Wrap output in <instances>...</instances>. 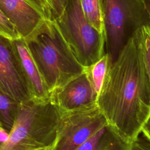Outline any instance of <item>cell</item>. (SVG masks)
Returning <instances> with one entry per match:
<instances>
[{"instance_id":"cell-1","label":"cell","mask_w":150,"mask_h":150,"mask_svg":"<svg viewBox=\"0 0 150 150\" xmlns=\"http://www.w3.org/2000/svg\"><path fill=\"white\" fill-rule=\"evenodd\" d=\"M138 30L109 66L97 100L108 124L128 142L150 115V80Z\"/></svg>"},{"instance_id":"cell-16","label":"cell","mask_w":150,"mask_h":150,"mask_svg":"<svg viewBox=\"0 0 150 150\" xmlns=\"http://www.w3.org/2000/svg\"><path fill=\"white\" fill-rule=\"evenodd\" d=\"M0 35L9 40L21 38L15 26L0 9Z\"/></svg>"},{"instance_id":"cell-10","label":"cell","mask_w":150,"mask_h":150,"mask_svg":"<svg viewBox=\"0 0 150 150\" xmlns=\"http://www.w3.org/2000/svg\"><path fill=\"white\" fill-rule=\"evenodd\" d=\"M11 42L25 76L32 98L38 101L49 100L50 94L29 52L25 39L21 38L11 40Z\"/></svg>"},{"instance_id":"cell-14","label":"cell","mask_w":150,"mask_h":150,"mask_svg":"<svg viewBox=\"0 0 150 150\" xmlns=\"http://www.w3.org/2000/svg\"><path fill=\"white\" fill-rule=\"evenodd\" d=\"M19 103L8 97L0 91V120L8 132L13 125Z\"/></svg>"},{"instance_id":"cell-11","label":"cell","mask_w":150,"mask_h":150,"mask_svg":"<svg viewBox=\"0 0 150 150\" xmlns=\"http://www.w3.org/2000/svg\"><path fill=\"white\" fill-rule=\"evenodd\" d=\"M129 142L121 137L110 124H107L76 150H128Z\"/></svg>"},{"instance_id":"cell-13","label":"cell","mask_w":150,"mask_h":150,"mask_svg":"<svg viewBox=\"0 0 150 150\" xmlns=\"http://www.w3.org/2000/svg\"><path fill=\"white\" fill-rule=\"evenodd\" d=\"M80 2L86 20L98 32L104 34L102 0H80Z\"/></svg>"},{"instance_id":"cell-12","label":"cell","mask_w":150,"mask_h":150,"mask_svg":"<svg viewBox=\"0 0 150 150\" xmlns=\"http://www.w3.org/2000/svg\"><path fill=\"white\" fill-rule=\"evenodd\" d=\"M111 63L110 58L108 54L105 53L96 62L85 68L90 81L98 94V97Z\"/></svg>"},{"instance_id":"cell-22","label":"cell","mask_w":150,"mask_h":150,"mask_svg":"<svg viewBox=\"0 0 150 150\" xmlns=\"http://www.w3.org/2000/svg\"><path fill=\"white\" fill-rule=\"evenodd\" d=\"M146 11L150 18V0H143Z\"/></svg>"},{"instance_id":"cell-6","label":"cell","mask_w":150,"mask_h":150,"mask_svg":"<svg viewBox=\"0 0 150 150\" xmlns=\"http://www.w3.org/2000/svg\"><path fill=\"white\" fill-rule=\"evenodd\" d=\"M107 124L97 105L62 112L57 137L51 150H76Z\"/></svg>"},{"instance_id":"cell-19","label":"cell","mask_w":150,"mask_h":150,"mask_svg":"<svg viewBox=\"0 0 150 150\" xmlns=\"http://www.w3.org/2000/svg\"><path fill=\"white\" fill-rule=\"evenodd\" d=\"M46 12L48 18L53 20L50 0H35Z\"/></svg>"},{"instance_id":"cell-20","label":"cell","mask_w":150,"mask_h":150,"mask_svg":"<svg viewBox=\"0 0 150 150\" xmlns=\"http://www.w3.org/2000/svg\"><path fill=\"white\" fill-rule=\"evenodd\" d=\"M141 132L150 141V115L142 125Z\"/></svg>"},{"instance_id":"cell-5","label":"cell","mask_w":150,"mask_h":150,"mask_svg":"<svg viewBox=\"0 0 150 150\" xmlns=\"http://www.w3.org/2000/svg\"><path fill=\"white\" fill-rule=\"evenodd\" d=\"M78 62L87 67L105 53L104 35L86 20L80 0H68L62 15L54 20Z\"/></svg>"},{"instance_id":"cell-8","label":"cell","mask_w":150,"mask_h":150,"mask_svg":"<svg viewBox=\"0 0 150 150\" xmlns=\"http://www.w3.org/2000/svg\"><path fill=\"white\" fill-rule=\"evenodd\" d=\"M50 99L62 112H65L97 105L98 94L84 70L52 93Z\"/></svg>"},{"instance_id":"cell-17","label":"cell","mask_w":150,"mask_h":150,"mask_svg":"<svg viewBox=\"0 0 150 150\" xmlns=\"http://www.w3.org/2000/svg\"><path fill=\"white\" fill-rule=\"evenodd\" d=\"M128 150H150V141L141 132L129 142Z\"/></svg>"},{"instance_id":"cell-21","label":"cell","mask_w":150,"mask_h":150,"mask_svg":"<svg viewBox=\"0 0 150 150\" xmlns=\"http://www.w3.org/2000/svg\"><path fill=\"white\" fill-rule=\"evenodd\" d=\"M9 132L4 128V127L0 128V144L6 141L8 139Z\"/></svg>"},{"instance_id":"cell-2","label":"cell","mask_w":150,"mask_h":150,"mask_svg":"<svg viewBox=\"0 0 150 150\" xmlns=\"http://www.w3.org/2000/svg\"><path fill=\"white\" fill-rule=\"evenodd\" d=\"M24 39L50 94L84 71L54 20L46 19Z\"/></svg>"},{"instance_id":"cell-18","label":"cell","mask_w":150,"mask_h":150,"mask_svg":"<svg viewBox=\"0 0 150 150\" xmlns=\"http://www.w3.org/2000/svg\"><path fill=\"white\" fill-rule=\"evenodd\" d=\"M68 0H50L53 20L59 18L64 11Z\"/></svg>"},{"instance_id":"cell-4","label":"cell","mask_w":150,"mask_h":150,"mask_svg":"<svg viewBox=\"0 0 150 150\" xmlns=\"http://www.w3.org/2000/svg\"><path fill=\"white\" fill-rule=\"evenodd\" d=\"M105 51L112 63L133 35L150 23L143 0H102Z\"/></svg>"},{"instance_id":"cell-15","label":"cell","mask_w":150,"mask_h":150,"mask_svg":"<svg viewBox=\"0 0 150 150\" xmlns=\"http://www.w3.org/2000/svg\"><path fill=\"white\" fill-rule=\"evenodd\" d=\"M138 35L145 69L150 80V23L139 29Z\"/></svg>"},{"instance_id":"cell-9","label":"cell","mask_w":150,"mask_h":150,"mask_svg":"<svg viewBox=\"0 0 150 150\" xmlns=\"http://www.w3.org/2000/svg\"><path fill=\"white\" fill-rule=\"evenodd\" d=\"M0 9L25 39L46 19H49L35 0H0Z\"/></svg>"},{"instance_id":"cell-23","label":"cell","mask_w":150,"mask_h":150,"mask_svg":"<svg viewBox=\"0 0 150 150\" xmlns=\"http://www.w3.org/2000/svg\"><path fill=\"white\" fill-rule=\"evenodd\" d=\"M1 127H4V126H3V124H2V122L0 120V128H1Z\"/></svg>"},{"instance_id":"cell-7","label":"cell","mask_w":150,"mask_h":150,"mask_svg":"<svg viewBox=\"0 0 150 150\" xmlns=\"http://www.w3.org/2000/svg\"><path fill=\"white\" fill-rule=\"evenodd\" d=\"M0 91L19 103L32 99L27 80L11 40L1 35Z\"/></svg>"},{"instance_id":"cell-3","label":"cell","mask_w":150,"mask_h":150,"mask_svg":"<svg viewBox=\"0 0 150 150\" xmlns=\"http://www.w3.org/2000/svg\"><path fill=\"white\" fill-rule=\"evenodd\" d=\"M62 112L50 98L19 103L6 141L0 150H51L56 142Z\"/></svg>"}]
</instances>
